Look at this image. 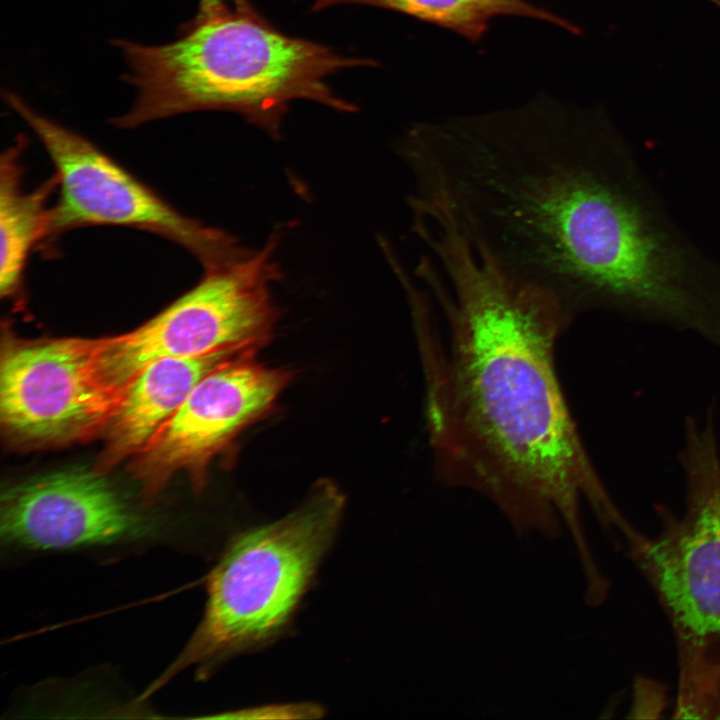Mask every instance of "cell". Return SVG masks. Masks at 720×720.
<instances>
[{
	"mask_svg": "<svg viewBox=\"0 0 720 720\" xmlns=\"http://www.w3.org/2000/svg\"><path fill=\"white\" fill-rule=\"evenodd\" d=\"M340 4H361L394 10L449 29L475 43L498 16H518L546 21L568 32L580 30L566 19L528 0H315L312 11Z\"/></svg>",
	"mask_w": 720,
	"mask_h": 720,
	"instance_id": "cell-12",
	"label": "cell"
},
{
	"mask_svg": "<svg viewBox=\"0 0 720 720\" xmlns=\"http://www.w3.org/2000/svg\"><path fill=\"white\" fill-rule=\"evenodd\" d=\"M684 514L663 513L664 529L632 554L671 621L679 680L676 717L720 718V450L714 414L687 417L679 453Z\"/></svg>",
	"mask_w": 720,
	"mask_h": 720,
	"instance_id": "cell-4",
	"label": "cell"
},
{
	"mask_svg": "<svg viewBox=\"0 0 720 720\" xmlns=\"http://www.w3.org/2000/svg\"><path fill=\"white\" fill-rule=\"evenodd\" d=\"M344 495L320 481L294 511L236 536L207 579L203 618L153 686L270 643L287 627L333 542Z\"/></svg>",
	"mask_w": 720,
	"mask_h": 720,
	"instance_id": "cell-3",
	"label": "cell"
},
{
	"mask_svg": "<svg viewBox=\"0 0 720 720\" xmlns=\"http://www.w3.org/2000/svg\"><path fill=\"white\" fill-rule=\"evenodd\" d=\"M280 235L245 258L205 271L201 280L160 313L118 336L99 338V365L123 391L150 363L219 352L254 355L272 337L279 311L271 287L281 278L274 260Z\"/></svg>",
	"mask_w": 720,
	"mask_h": 720,
	"instance_id": "cell-5",
	"label": "cell"
},
{
	"mask_svg": "<svg viewBox=\"0 0 720 720\" xmlns=\"http://www.w3.org/2000/svg\"><path fill=\"white\" fill-rule=\"evenodd\" d=\"M113 43L128 66L125 81L136 90L129 111L112 121L126 129L182 113L225 110L279 138L293 100L356 111L325 79L343 68L376 65L285 35L252 7L194 17L181 37L167 44Z\"/></svg>",
	"mask_w": 720,
	"mask_h": 720,
	"instance_id": "cell-2",
	"label": "cell"
},
{
	"mask_svg": "<svg viewBox=\"0 0 720 720\" xmlns=\"http://www.w3.org/2000/svg\"><path fill=\"white\" fill-rule=\"evenodd\" d=\"M234 7L239 9L252 7L247 0H233ZM228 8L223 0H199L198 13L195 17H205L219 13Z\"/></svg>",
	"mask_w": 720,
	"mask_h": 720,
	"instance_id": "cell-13",
	"label": "cell"
},
{
	"mask_svg": "<svg viewBox=\"0 0 720 720\" xmlns=\"http://www.w3.org/2000/svg\"><path fill=\"white\" fill-rule=\"evenodd\" d=\"M26 144L18 137L0 158V294L8 299L22 292L28 257L46 239L48 200L58 189L55 174L31 191L23 189L20 158Z\"/></svg>",
	"mask_w": 720,
	"mask_h": 720,
	"instance_id": "cell-11",
	"label": "cell"
},
{
	"mask_svg": "<svg viewBox=\"0 0 720 720\" xmlns=\"http://www.w3.org/2000/svg\"><path fill=\"white\" fill-rule=\"evenodd\" d=\"M99 339L8 342L0 365V420L29 445L83 440L106 428L122 392L105 379Z\"/></svg>",
	"mask_w": 720,
	"mask_h": 720,
	"instance_id": "cell-7",
	"label": "cell"
},
{
	"mask_svg": "<svg viewBox=\"0 0 720 720\" xmlns=\"http://www.w3.org/2000/svg\"><path fill=\"white\" fill-rule=\"evenodd\" d=\"M243 355L219 352L163 358L147 365L124 387L105 428L108 460L140 454L204 376L225 361Z\"/></svg>",
	"mask_w": 720,
	"mask_h": 720,
	"instance_id": "cell-10",
	"label": "cell"
},
{
	"mask_svg": "<svg viewBox=\"0 0 720 720\" xmlns=\"http://www.w3.org/2000/svg\"><path fill=\"white\" fill-rule=\"evenodd\" d=\"M292 376L287 369L256 362L253 355L220 364L136 456V473L151 492L180 470L200 477L213 457L272 408Z\"/></svg>",
	"mask_w": 720,
	"mask_h": 720,
	"instance_id": "cell-8",
	"label": "cell"
},
{
	"mask_svg": "<svg viewBox=\"0 0 720 720\" xmlns=\"http://www.w3.org/2000/svg\"><path fill=\"white\" fill-rule=\"evenodd\" d=\"M2 541L31 549H64L145 537V518L104 475L60 471L9 488L1 498Z\"/></svg>",
	"mask_w": 720,
	"mask_h": 720,
	"instance_id": "cell-9",
	"label": "cell"
},
{
	"mask_svg": "<svg viewBox=\"0 0 720 720\" xmlns=\"http://www.w3.org/2000/svg\"><path fill=\"white\" fill-rule=\"evenodd\" d=\"M442 275L425 281L449 325L430 345L428 419L440 478L492 499L515 523L559 514L579 528L584 497L605 523L621 513L584 446L555 365L572 319L552 293L481 262L447 230L429 241Z\"/></svg>",
	"mask_w": 720,
	"mask_h": 720,
	"instance_id": "cell-1",
	"label": "cell"
},
{
	"mask_svg": "<svg viewBox=\"0 0 720 720\" xmlns=\"http://www.w3.org/2000/svg\"><path fill=\"white\" fill-rule=\"evenodd\" d=\"M4 98L41 141L55 167L59 197L49 211L44 249L72 229L112 225L166 238L189 251L205 271L251 253L231 234L179 213L95 144L39 114L18 94L7 91Z\"/></svg>",
	"mask_w": 720,
	"mask_h": 720,
	"instance_id": "cell-6",
	"label": "cell"
}]
</instances>
